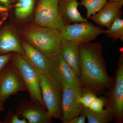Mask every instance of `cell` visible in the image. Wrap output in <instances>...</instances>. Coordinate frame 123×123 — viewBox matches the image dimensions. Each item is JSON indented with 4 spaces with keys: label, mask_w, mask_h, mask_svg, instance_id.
<instances>
[{
    "label": "cell",
    "mask_w": 123,
    "mask_h": 123,
    "mask_svg": "<svg viewBox=\"0 0 123 123\" xmlns=\"http://www.w3.org/2000/svg\"><path fill=\"white\" fill-rule=\"evenodd\" d=\"M103 47L99 42L80 44L81 86L84 91L100 92L110 89L114 81L107 72L102 54Z\"/></svg>",
    "instance_id": "obj_1"
},
{
    "label": "cell",
    "mask_w": 123,
    "mask_h": 123,
    "mask_svg": "<svg viewBox=\"0 0 123 123\" xmlns=\"http://www.w3.org/2000/svg\"><path fill=\"white\" fill-rule=\"evenodd\" d=\"M12 53L0 55V72L4 66L10 60Z\"/></svg>",
    "instance_id": "obj_24"
},
{
    "label": "cell",
    "mask_w": 123,
    "mask_h": 123,
    "mask_svg": "<svg viewBox=\"0 0 123 123\" xmlns=\"http://www.w3.org/2000/svg\"><path fill=\"white\" fill-rule=\"evenodd\" d=\"M107 1V0H80L79 5L86 9L88 18L99 11Z\"/></svg>",
    "instance_id": "obj_20"
},
{
    "label": "cell",
    "mask_w": 123,
    "mask_h": 123,
    "mask_svg": "<svg viewBox=\"0 0 123 123\" xmlns=\"http://www.w3.org/2000/svg\"><path fill=\"white\" fill-rule=\"evenodd\" d=\"M35 0H18L14 12L16 17L24 19L30 16L33 11Z\"/></svg>",
    "instance_id": "obj_18"
},
{
    "label": "cell",
    "mask_w": 123,
    "mask_h": 123,
    "mask_svg": "<svg viewBox=\"0 0 123 123\" xmlns=\"http://www.w3.org/2000/svg\"><path fill=\"white\" fill-rule=\"evenodd\" d=\"M5 110L4 103L0 101V112H3Z\"/></svg>",
    "instance_id": "obj_27"
},
{
    "label": "cell",
    "mask_w": 123,
    "mask_h": 123,
    "mask_svg": "<svg viewBox=\"0 0 123 123\" xmlns=\"http://www.w3.org/2000/svg\"><path fill=\"white\" fill-rule=\"evenodd\" d=\"M123 5V2L107 1L97 13L89 18L99 26L108 29L117 19L121 18Z\"/></svg>",
    "instance_id": "obj_12"
},
{
    "label": "cell",
    "mask_w": 123,
    "mask_h": 123,
    "mask_svg": "<svg viewBox=\"0 0 123 123\" xmlns=\"http://www.w3.org/2000/svg\"><path fill=\"white\" fill-rule=\"evenodd\" d=\"M20 92L28 90L17 68L10 60L0 72V101L4 103L10 96Z\"/></svg>",
    "instance_id": "obj_6"
},
{
    "label": "cell",
    "mask_w": 123,
    "mask_h": 123,
    "mask_svg": "<svg viewBox=\"0 0 123 123\" xmlns=\"http://www.w3.org/2000/svg\"><path fill=\"white\" fill-rule=\"evenodd\" d=\"M86 119L85 115L81 113L79 115L70 120L69 123H85Z\"/></svg>",
    "instance_id": "obj_25"
},
{
    "label": "cell",
    "mask_w": 123,
    "mask_h": 123,
    "mask_svg": "<svg viewBox=\"0 0 123 123\" xmlns=\"http://www.w3.org/2000/svg\"><path fill=\"white\" fill-rule=\"evenodd\" d=\"M97 97V95L94 92L84 91L80 97V101L84 108H88Z\"/></svg>",
    "instance_id": "obj_21"
},
{
    "label": "cell",
    "mask_w": 123,
    "mask_h": 123,
    "mask_svg": "<svg viewBox=\"0 0 123 123\" xmlns=\"http://www.w3.org/2000/svg\"><path fill=\"white\" fill-rule=\"evenodd\" d=\"M81 113L85 115L89 123H109L113 121L112 114L107 108L101 112H96L84 108Z\"/></svg>",
    "instance_id": "obj_17"
},
{
    "label": "cell",
    "mask_w": 123,
    "mask_h": 123,
    "mask_svg": "<svg viewBox=\"0 0 123 123\" xmlns=\"http://www.w3.org/2000/svg\"><path fill=\"white\" fill-rule=\"evenodd\" d=\"M23 56L39 74L50 73L49 59L42 52L28 42L21 43Z\"/></svg>",
    "instance_id": "obj_14"
},
{
    "label": "cell",
    "mask_w": 123,
    "mask_h": 123,
    "mask_svg": "<svg viewBox=\"0 0 123 123\" xmlns=\"http://www.w3.org/2000/svg\"><path fill=\"white\" fill-rule=\"evenodd\" d=\"M79 5L77 0H59L58 10L64 25L88 21L79 12Z\"/></svg>",
    "instance_id": "obj_15"
},
{
    "label": "cell",
    "mask_w": 123,
    "mask_h": 123,
    "mask_svg": "<svg viewBox=\"0 0 123 123\" xmlns=\"http://www.w3.org/2000/svg\"><path fill=\"white\" fill-rule=\"evenodd\" d=\"M59 53L79 78L80 73V57L79 43L63 38Z\"/></svg>",
    "instance_id": "obj_13"
},
{
    "label": "cell",
    "mask_w": 123,
    "mask_h": 123,
    "mask_svg": "<svg viewBox=\"0 0 123 123\" xmlns=\"http://www.w3.org/2000/svg\"><path fill=\"white\" fill-rule=\"evenodd\" d=\"M4 123H27L28 121L26 119H20L16 113H13L10 110L7 111L4 118Z\"/></svg>",
    "instance_id": "obj_22"
},
{
    "label": "cell",
    "mask_w": 123,
    "mask_h": 123,
    "mask_svg": "<svg viewBox=\"0 0 123 123\" xmlns=\"http://www.w3.org/2000/svg\"><path fill=\"white\" fill-rule=\"evenodd\" d=\"M0 123H4V121L0 120Z\"/></svg>",
    "instance_id": "obj_29"
},
{
    "label": "cell",
    "mask_w": 123,
    "mask_h": 123,
    "mask_svg": "<svg viewBox=\"0 0 123 123\" xmlns=\"http://www.w3.org/2000/svg\"><path fill=\"white\" fill-rule=\"evenodd\" d=\"M24 35L29 43L51 59L59 52L63 37L60 31L54 28L33 26Z\"/></svg>",
    "instance_id": "obj_2"
},
{
    "label": "cell",
    "mask_w": 123,
    "mask_h": 123,
    "mask_svg": "<svg viewBox=\"0 0 123 123\" xmlns=\"http://www.w3.org/2000/svg\"><path fill=\"white\" fill-rule=\"evenodd\" d=\"M83 92L81 86L63 88L61 104L62 123H69L81 113L84 107L80 102V98Z\"/></svg>",
    "instance_id": "obj_10"
},
{
    "label": "cell",
    "mask_w": 123,
    "mask_h": 123,
    "mask_svg": "<svg viewBox=\"0 0 123 123\" xmlns=\"http://www.w3.org/2000/svg\"><path fill=\"white\" fill-rule=\"evenodd\" d=\"M49 64L50 73L63 88H73L81 86L76 74L59 53L49 59Z\"/></svg>",
    "instance_id": "obj_9"
},
{
    "label": "cell",
    "mask_w": 123,
    "mask_h": 123,
    "mask_svg": "<svg viewBox=\"0 0 123 123\" xmlns=\"http://www.w3.org/2000/svg\"><path fill=\"white\" fill-rule=\"evenodd\" d=\"M42 99L52 118H62V100L63 88L50 73L39 74Z\"/></svg>",
    "instance_id": "obj_3"
},
{
    "label": "cell",
    "mask_w": 123,
    "mask_h": 123,
    "mask_svg": "<svg viewBox=\"0 0 123 123\" xmlns=\"http://www.w3.org/2000/svg\"><path fill=\"white\" fill-rule=\"evenodd\" d=\"M104 34L112 39L113 43L118 39L123 42V20L121 18L117 19Z\"/></svg>",
    "instance_id": "obj_19"
},
{
    "label": "cell",
    "mask_w": 123,
    "mask_h": 123,
    "mask_svg": "<svg viewBox=\"0 0 123 123\" xmlns=\"http://www.w3.org/2000/svg\"><path fill=\"white\" fill-rule=\"evenodd\" d=\"M15 113L29 123H49L52 120L47 110L37 100L31 99L20 101Z\"/></svg>",
    "instance_id": "obj_11"
},
{
    "label": "cell",
    "mask_w": 123,
    "mask_h": 123,
    "mask_svg": "<svg viewBox=\"0 0 123 123\" xmlns=\"http://www.w3.org/2000/svg\"><path fill=\"white\" fill-rule=\"evenodd\" d=\"M104 30L88 21L65 25L60 30L63 38L73 40L79 44L92 42Z\"/></svg>",
    "instance_id": "obj_7"
},
{
    "label": "cell",
    "mask_w": 123,
    "mask_h": 123,
    "mask_svg": "<svg viewBox=\"0 0 123 123\" xmlns=\"http://www.w3.org/2000/svg\"><path fill=\"white\" fill-rule=\"evenodd\" d=\"M105 99L106 108L116 123L123 122V52L119 57L113 85Z\"/></svg>",
    "instance_id": "obj_4"
},
{
    "label": "cell",
    "mask_w": 123,
    "mask_h": 123,
    "mask_svg": "<svg viewBox=\"0 0 123 123\" xmlns=\"http://www.w3.org/2000/svg\"><path fill=\"white\" fill-rule=\"evenodd\" d=\"M11 52L24 55L21 43L15 34L10 31H5L0 34V55Z\"/></svg>",
    "instance_id": "obj_16"
},
{
    "label": "cell",
    "mask_w": 123,
    "mask_h": 123,
    "mask_svg": "<svg viewBox=\"0 0 123 123\" xmlns=\"http://www.w3.org/2000/svg\"><path fill=\"white\" fill-rule=\"evenodd\" d=\"M108 1H112L114 2H123V0H107Z\"/></svg>",
    "instance_id": "obj_28"
},
{
    "label": "cell",
    "mask_w": 123,
    "mask_h": 123,
    "mask_svg": "<svg viewBox=\"0 0 123 123\" xmlns=\"http://www.w3.org/2000/svg\"><path fill=\"white\" fill-rule=\"evenodd\" d=\"M105 98L97 97L88 108L94 112H101L104 110V107L105 105Z\"/></svg>",
    "instance_id": "obj_23"
},
{
    "label": "cell",
    "mask_w": 123,
    "mask_h": 123,
    "mask_svg": "<svg viewBox=\"0 0 123 123\" xmlns=\"http://www.w3.org/2000/svg\"><path fill=\"white\" fill-rule=\"evenodd\" d=\"M58 3L59 0H40L35 14L38 25L61 30L64 25L59 13Z\"/></svg>",
    "instance_id": "obj_8"
},
{
    "label": "cell",
    "mask_w": 123,
    "mask_h": 123,
    "mask_svg": "<svg viewBox=\"0 0 123 123\" xmlns=\"http://www.w3.org/2000/svg\"><path fill=\"white\" fill-rule=\"evenodd\" d=\"M10 60L19 72L26 86L31 99L39 101L46 110L41 94L39 73L21 54L12 53Z\"/></svg>",
    "instance_id": "obj_5"
},
{
    "label": "cell",
    "mask_w": 123,
    "mask_h": 123,
    "mask_svg": "<svg viewBox=\"0 0 123 123\" xmlns=\"http://www.w3.org/2000/svg\"><path fill=\"white\" fill-rule=\"evenodd\" d=\"M13 0H0V3L7 6L10 4Z\"/></svg>",
    "instance_id": "obj_26"
}]
</instances>
